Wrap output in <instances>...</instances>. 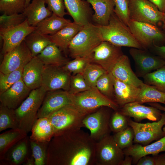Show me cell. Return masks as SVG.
<instances>
[{
    "instance_id": "cell-51",
    "label": "cell",
    "mask_w": 165,
    "mask_h": 165,
    "mask_svg": "<svg viewBox=\"0 0 165 165\" xmlns=\"http://www.w3.org/2000/svg\"><path fill=\"white\" fill-rule=\"evenodd\" d=\"M155 5L159 10L162 13L165 12V0H147Z\"/></svg>"
},
{
    "instance_id": "cell-58",
    "label": "cell",
    "mask_w": 165,
    "mask_h": 165,
    "mask_svg": "<svg viewBox=\"0 0 165 165\" xmlns=\"http://www.w3.org/2000/svg\"><path fill=\"white\" fill-rule=\"evenodd\" d=\"M31 0H27L26 3V5L27 6L30 3L31 1Z\"/></svg>"
},
{
    "instance_id": "cell-30",
    "label": "cell",
    "mask_w": 165,
    "mask_h": 165,
    "mask_svg": "<svg viewBox=\"0 0 165 165\" xmlns=\"http://www.w3.org/2000/svg\"><path fill=\"white\" fill-rule=\"evenodd\" d=\"M71 22L69 20L53 13L38 23L35 26L36 30L45 35H52Z\"/></svg>"
},
{
    "instance_id": "cell-39",
    "label": "cell",
    "mask_w": 165,
    "mask_h": 165,
    "mask_svg": "<svg viewBox=\"0 0 165 165\" xmlns=\"http://www.w3.org/2000/svg\"><path fill=\"white\" fill-rule=\"evenodd\" d=\"M106 72L101 66L90 63L87 65L82 74L89 86L94 88L96 87L98 79Z\"/></svg>"
},
{
    "instance_id": "cell-15",
    "label": "cell",
    "mask_w": 165,
    "mask_h": 165,
    "mask_svg": "<svg viewBox=\"0 0 165 165\" xmlns=\"http://www.w3.org/2000/svg\"><path fill=\"white\" fill-rule=\"evenodd\" d=\"M35 29V27L29 24L27 19L17 26L7 28H0V36L3 41V53L5 54L18 46Z\"/></svg>"
},
{
    "instance_id": "cell-43",
    "label": "cell",
    "mask_w": 165,
    "mask_h": 165,
    "mask_svg": "<svg viewBox=\"0 0 165 165\" xmlns=\"http://www.w3.org/2000/svg\"><path fill=\"white\" fill-rule=\"evenodd\" d=\"M113 136L116 142L123 150L133 145L134 132L133 128L130 126L121 131L115 133Z\"/></svg>"
},
{
    "instance_id": "cell-19",
    "label": "cell",
    "mask_w": 165,
    "mask_h": 165,
    "mask_svg": "<svg viewBox=\"0 0 165 165\" xmlns=\"http://www.w3.org/2000/svg\"><path fill=\"white\" fill-rule=\"evenodd\" d=\"M31 91L22 79L0 94V104L15 110L27 98Z\"/></svg>"
},
{
    "instance_id": "cell-37",
    "label": "cell",
    "mask_w": 165,
    "mask_h": 165,
    "mask_svg": "<svg viewBox=\"0 0 165 165\" xmlns=\"http://www.w3.org/2000/svg\"><path fill=\"white\" fill-rule=\"evenodd\" d=\"M144 82L165 93V65L143 77Z\"/></svg>"
},
{
    "instance_id": "cell-32",
    "label": "cell",
    "mask_w": 165,
    "mask_h": 165,
    "mask_svg": "<svg viewBox=\"0 0 165 165\" xmlns=\"http://www.w3.org/2000/svg\"><path fill=\"white\" fill-rule=\"evenodd\" d=\"M37 57L44 65L63 66L67 62L60 48L52 43L48 45Z\"/></svg>"
},
{
    "instance_id": "cell-29",
    "label": "cell",
    "mask_w": 165,
    "mask_h": 165,
    "mask_svg": "<svg viewBox=\"0 0 165 165\" xmlns=\"http://www.w3.org/2000/svg\"><path fill=\"white\" fill-rule=\"evenodd\" d=\"M31 131L29 139L38 142H49L54 135L53 127L47 117L38 118Z\"/></svg>"
},
{
    "instance_id": "cell-31",
    "label": "cell",
    "mask_w": 165,
    "mask_h": 165,
    "mask_svg": "<svg viewBox=\"0 0 165 165\" xmlns=\"http://www.w3.org/2000/svg\"><path fill=\"white\" fill-rule=\"evenodd\" d=\"M27 133L20 128L11 129L0 135V160L11 148L27 136Z\"/></svg>"
},
{
    "instance_id": "cell-34",
    "label": "cell",
    "mask_w": 165,
    "mask_h": 165,
    "mask_svg": "<svg viewBox=\"0 0 165 165\" xmlns=\"http://www.w3.org/2000/svg\"><path fill=\"white\" fill-rule=\"evenodd\" d=\"M135 101L141 104L158 103L165 105V93L144 82Z\"/></svg>"
},
{
    "instance_id": "cell-54",
    "label": "cell",
    "mask_w": 165,
    "mask_h": 165,
    "mask_svg": "<svg viewBox=\"0 0 165 165\" xmlns=\"http://www.w3.org/2000/svg\"><path fill=\"white\" fill-rule=\"evenodd\" d=\"M148 104L151 106L155 107L160 111L165 112V106H163L158 103H148Z\"/></svg>"
},
{
    "instance_id": "cell-21",
    "label": "cell",
    "mask_w": 165,
    "mask_h": 165,
    "mask_svg": "<svg viewBox=\"0 0 165 165\" xmlns=\"http://www.w3.org/2000/svg\"><path fill=\"white\" fill-rule=\"evenodd\" d=\"M111 72L119 80L140 88L144 83L133 71L128 57L123 54L119 59Z\"/></svg>"
},
{
    "instance_id": "cell-6",
    "label": "cell",
    "mask_w": 165,
    "mask_h": 165,
    "mask_svg": "<svg viewBox=\"0 0 165 165\" xmlns=\"http://www.w3.org/2000/svg\"><path fill=\"white\" fill-rule=\"evenodd\" d=\"M72 95V105L86 115L103 106L114 111L119 110V106L115 101L103 94L96 87Z\"/></svg>"
},
{
    "instance_id": "cell-22",
    "label": "cell",
    "mask_w": 165,
    "mask_h": 165,
    "mask_svg": "<svg viewBox=\"0 0 165 165\" xmlns=\"http://www.w3.org/2000/svg\"><path fill=\"white\" fill-rule=\"evenodd\" d=\"M125 156L132 157L133 163L136 164L141 157L146 155L158 154L165 152V135L151 144L142 145L136 143L131 146L123 150Z\"/></svg>"
},
{
    "instance_id": "cell-48",
    "label": "cell",
    "mask_w": 165,
    "mask_h": 165,
    "mask_svg": "<svg viewBox=\"0 0 165 165\" xmlns=\"http://www.w3.org/2000/svg\"><path fill=\"white\" fill-rule=\"evenodd\" d=\"M48 8L53 13L61 17L67 14L64 0H45Z\"/></svg>"
},
{
    "instance_id": "cell-53",
    "label": "cell",
    "mask_w": 165,
    "mask_h": 165,
    "mask_svg": "<svg viewBox=\"0 0 165 165\" xmlns=\"http://www.w3.org/2000/svg\"><path fill=\"white\" fill-rule=\"evenodd\" d=\"M133 162V159L129 155H125V157L120 165H131Z\"/></svg>"
},
{
    "instance_id": "cell-11",
    "label": "cell",
    "mask_w": 165,
    "mask_h": 165,
    "mask_svg": "<svg viewBox=\"0 0 165 165\" xmlns=\"http://www.w3.org/2000/svg\"><path fill=\"white\" fill-rule=\"evenodd\" d=\"M130 19L157 26L163 22V13L147 0H128Z\"/></svg>"
},
{
    "instance_id": "cell-2",
    "label": "cell",
    "mask_w": 165,
    "mask_h": 165,
    "mask_svg": "<svg viewBox=\"0 0 165 165\" xmlns=\"http://www.w3.org/2000/svg\"><path fill=\"white\" fill-rule=\"evenodd\" d=\"M103 41L118 46H125L144 49L135 39L129 27L123 22L114 12L108 24L98 26Z\"/></svg>"
},
{
    "instance_id": "cell-60",
    "label": "cell",
    "mask_w": 165,
    "mask_h": 165,
    "mask_svg": "<svg viewBox=\"0 0 165 165\" xmlns=\"http://www.w3.org/2000/svg\"></svg>"
},
{
    "instance_id": "cell-35",
    "label": "cell",
    "mask_w": 165,
    "mask_h": 165,
    "mask_svg": "<svg viewBox=\"0 0 165 165\" xmlns=\"http://www.w3.org/2000/svg\"><path fill=\"white\" fill-rule=\"evenodd\" d=\"M19 128L15 110L0 105V132L8 129Z\"/></svg>"
},
{
    "instance_id": "cell-50",
    "label": "cell",
    "mask_w": 165,
    "mask_h": 165,
    "mask_svg": "<svg viewBox=\"0 0 165 165\" xmlns=\"http://www.w3.org/2000/svg\"><path fill=\"white\" fill-rule=\"evenodd\" d=\"M137 165H155V161L153 156H151L148 155L144 156L139 159Z\"/></svg>"
},
{
    "instance_id": "cell-26",
    "label": "cell",
    "mask_w": 165,
    "mask_h": 165,
    "mask_svg": "<svg viewBox=\"0 0 165 165\" xmlns=\"http://www.w3.org/2000/svg\"><path fill=\"white\" fill-rule=\"evenodd\" d=\"M45 0H31L23 13L26 17L29 24L35 27L45 18L53 13L45 6Z\"/></svg>"
},
{
    "instance_id": "cell-7",
    "label": "cell",
    "mask_w": 165,
    "mask_h": 165,
    "mask_svg": "<svg viewBox=\"0 0 165 165\" xmlns=\"http://www.w3.org/2000/svg\"><path fill=\"white\" fill-rule=\"evenodd\" d=\"M125 154L113 135H107L96 142L95 163L97 165H120Z\"/></svg>"
},
{
    "instance_id": "cell-18",
    "label": "cell",
    "mask_w": 165,
    "mask_h": 165,
    "mask_svg": "<svg viewBox=\"0 0 165 165\" xmlns=\"http://www.w3.org/2000/svg\"><path fill=\"white\" fill-rule=\"evenodd\" d=\"M119 111L127 117L133 118L138 122L144 119L158 121L162 114L160 110L155 107L145 106L136 101L125 105Z\"/></svg>"
},
{
    "instance_id": "cell-1",
    "label": "cell",
    "mask_w": 165,
    "mask_h": 165,
    "mask_svg": "<svg viewBox=\"0 0 165 165\" xmlns=\"http://www.w3.org/2000/svg\"><path fill=\"white\" fill-rule=\"evenodd\" d=\"M96 143L81 129L54 135L48 144L46 165H95Z\"/></svg>"
},
{
    "instance_id": "cell-9",
    "label": "cell",
    "mask_w": 165,
    "mask_h": 165,
    "mask_svg": "<svg viewBox=\"0 0 165 165\" xmlns=\"http://www.w3.org/2000/svg\"><path fill=\"white\" fill-rule=\"evenodd\" d=\"M128 124L134 131V142L142 145H148L165 135L163 130L165 125V112L162 113L161 119L158 121L141 123L134 121L129 118Z\"/></svg>"
},
{
    "instance_id": "cell-24",
    "label": "cell",
    "mask_w": 165,
    "mask_h": 165,
    "mask_svg": "<svg viewBox=\"0 0 165 165\" xmlns=\"http://www.w3.org/2000/svg\"><path fill=\"white\" fill-rule=\"evenodd\" d=\"M66 9L74 22L83 26L90 23L89 4L84 0H64Z\"/></svg>"
},
{
    "instance_id": "cell-5",
    "label": "cell",
    "mask_w": 165,
    "mask_h": 165,
    "mask_svg": "<svg viewBox=\"0 0 165 165\" xmlns=\"http://www.w3.org/2000/svg\"><path fill=\"white\" fill-rule=\"evenodd\" d=\"M86 115L74 105H70L56 110L47 117L53 127L55 135L65 131L77 130L84 127L83 120Z\"/></svg>"
},
{
    "instance_id": "cell-28",
    "label": "cell",
    "mask_w": 165,
    "mask_h": 165,
    "mask_svg": "<svg viewBox=\"0 0 165 165\" xmlns=\"http://www.w3.org/2000/svg\"><path fill=\"white\" fill-rule=\"evenodd\" d=\"M82 26L73 22L55 33L48 35L51 42L65 51L71 41Z\"/></svg>"
},
{
    "instance_id": "cell-14",
    "label": "cell",
    "mask_w": 165,
    "mask_h": 165,
    "mask_svg": "<svg viewBox=\"0 0 165 165\" xmlns=\"http://www.w3.org/2000/svg\"><path fill=\"white\" fill-rule=\"evenodd\" d=\"M71 76L62 66L45 65L41 86L46 92L58 90L68 91Z\"/></svg>"
},
{
    "instance_id": "cell-41",
    "label": "cell",
    "mask_w": 165,
    "mask_h": 165,
    "mask_svg": "<svg viewBox=\"0 0 165 165\" xmlns=\"http://www.w3.org/2000/svg\"><path fill=\"white\" fill-rule=\"evenodd\" d=\"M27 0H0V11L7 15L22 13Z\"/></svg>"
},
{
    "instance_id": "cell-46",
    "label": "cell",
    "mask_w": 165,
    "mask_h": 165,
    "mask_svg": "<svg viewBox=\"0 0 165 165\" xmlns=\"http://www.w3.org/2000/svg\"><path fill=\"white\" fill-rule=\"evenodd\" d=\"M26 19L23 13L9 15L2 14L0 16V28H7L17 26Z\"/></svg>"
},
{
    "instance_id": "cell-56",
    "label": "cell",
    "mask_w": 165,
    "mask_h": 165,
    "mask_svg": "<svg viewBox=\"0 0 165 165\" xmlns=\"http://www.w3.org/2000/svg\"><path fill=\"white\" fill-rule=\"evenodd\" d=\"M163 24L165 25V12L163 13Z\"/></svg>"
},
{
    "instance_id": "cell-47",
    "label": "cell",
    "mask_w": 165,
    "mask_h": 165,
    "mask_svg": "<svg viewBox=\"0 0 165 165\" xmlns=\"http://www.w3.org/2000/svg\"><path fill=\"white\" fill-rule=\"evenodd\" d=\"M115 4L114 12L119 19L128 26L130 20L128 0H113Z\"/></svg>"
},
{
    "instance_id": "cell-27",
    "label": "cell",
    "mask_w": 165,
    "mask_h": 165,
    "mask_svg": "<svg viewBox=\"0 0 165 165\" xmlns=\"http://www.w3.org/2000/svg\"><path fill=\"white\" fill-rule=\"evenodd\" d=\"M29 141L27 136L11 148L0 160V164L19 165L24 163L28 157Z\"/></svg>"
},
{
    "instance_id": "cell-33",
    "label": "cell",
    "mask_w": 165,
    "mask_h": 165,
    "mask_svg": "<svg viewBox=\"0 0 165 165\" xmlns=\"http://www.w3.org/2000/svg\"><path fill=\"white\" fill-rule=\"evenodd\" d=\"M24 41L33 57L36 56L52 43L48 35L43 34L36 29L29 34Z\"/></svg>"
},
{
    "instance_id": "cell-10",
    "label": "cell",
    "mask_w": 165,
    "mask_h": 165,
    "mask_svg": "<svg viewBox=\"0 0 165 165\" xmlns=\"http://www.w3.org/2000/svg\"><path fill=\"white\" fill-rule=\"evenodd\" d=\"M109 107H101L96 111L86 115L83 120L85 127L90 131L91 138L96 142L100 140L111 131L109 121L112 113Z\"/></svg>"
},
{
    "instance_id": "cell-16",
    "label": "cell",
    "mask_w": 165,
    "mask_h": 165,
    "mask_svg": "<svg viewBox=\"0 0 165 165\" xmlns=\"http://www.w3.org/2000/svg\"><path fill=\"white\" fill-rule=\"evenodd\" d=\"M33 57L24 41L20 44L4 54L0 72L6 74L24 67Z\"/></svg>"
},
{
    "instance_id": "cell-52",
    "label": "cell",
    "mask_w": 165,
    "mask_h": 165,
    "mask_svg": "<svg viewBox=\"0 0 165 165\" xmlns=\"http://www.w3.org/2000/svg\"><path fill=\"white\" fill-rule=\"evenodd\" d=\"M155 161V165H165V153L152 155Z\"/></svg>"
},
{
    "instance_id": "cell-23",
    "label": "cell",
    "mask_w": 165,
    "mask_h": 165,
    "mask_svg": "<svg viewBox=\"0 0 165 165\" xmlns=\"http://www.w3.org/2000/svg\"><path fill=\"white\" fill-rule=\"evenodd\" d=\"M140 88L122 82L114 77V101L120 108L135 101Z\"/></svg>"
},
{
    "instance_id": "cell-3",
    "label": "cell",
    "mask_w": 165,
    "mask_h": 165,
    "mask_svg": "<svg viewBox=\"0 0 165 165\" xmlns=\"http://www.w3.org/2000/svg\"><path fill=\"white\" fill-rule=\"evenodd\" d=\"M102 41L98 26L89 23L82 26L70 43V55L74 58L88 56Z\"/></svg>"
},
{
    "instance_id": "cell-12",
    "label": "cell",
    "mask_w": 165,
    "mask_h": 165,
    "mask_svg": "<svg viewBox=\"0 0 165 165\" xmlns=\"http://www.w3.org/2000/svg\"><path fill=\"white\" fill-rule=\"evenodd\" d=\"M129 52L134 61L135 74L138 77H143L165 65L164 60L147 50L131 48Z\"/></svg>"
},
{
    "instance_id": "cell-20",
    "label": "cell",
    "mask_w": 165,
    "mask_h": 165,
    "mask_svg": "<svg viewBox=\"0 0 165 165\" xmlns=\"http://www.w3.org/2000/svg\"><path fill=\"white\" fill-rule=\"evenodd\" d=\"M44 64L37 57H33L24 66L22 79L31 90L41 86Z\"/></svg>"
},
{
    "instance_id": "cell-45",
    "label": "cell",
    "mask_w": 165,
    "mask_h": 165,
    "mask_svg": "<svg viewBox=\"0 0 165 165\" xmlns=\"http://www.w3.org/2000/svg\"><path fill=\"white\" fill-rule=\"evenodd\" d=\"M92 88L86 82L81 73L71 75L68 92L74 94L83 92Z\"/></svg>"
},
{
    "instance_id": "cell-13",
    "label": "cell",
    "mask_w": 165,
    "mask_h": 165,
    "mask_svg": "<svg viewBox=\"0 0 165 165\" xmlns=\"http://www.w3.org/2000/svg\"><path fill=\"white\" fill-rule=\"evenodd\" d=\"M123 54L121 47L103 41L93 50L89 56L91 63L97 64L107 72H111L119 59Z\"/></svg>"
},
{
    "instance_id": "cell-44",
    "label": "cell",
    "mask_w": 165,
    "mask_h": 165,
    "mask_svg": "<svg viewBox=\"0 0 165 165\" xmlns=\"http://www.w3.org/2000/svg\"><path fill=\"white\" fill-rule=\"evenodd\" d=\"M114 111L110 117L109 127L111 131L115 133L125 129L129 126V117L122 114L119 110Z\"/></svg>"
},
{
    "instance_id": "cell-49",
    "label": "cell",
    "mask_w": 165,
    "mask_h": 165,
    "mask_svg": "<svg viewBox=\"0 0 165 165\" xmlns=\"http://www.w3.org/2000/svg\"><path fill=\"white\" fill-rule=\"evenodd\" d=\"M152 53L165 60V46L153 44L149 49Z\"/></svg>"
},
{
    "instance_id": "cell-38",
    "label": "cell",
    "mask_w": 165,
    "mask_h": 165,
    "mask_svg": "<svg viewBox=\"0 0 165 165\" xmlns=\"http://www.w3.org/2000/svg\"><path fill=\"white\" fill-rule=\"evenodd\" d=\"M35 165L46 164L47 150L49 142H38L29 139Z\"/></svg>"
},
{
    "instance_id": "cell-17",
    "label": "cell",
    "mask_w": 165,
    "mask_h": 165,
    "mask_svg": "<svg viewBox=\"0 0 165 165\" xmlns=\"http://www.w3.org/2000/svg\"><path fill=\"white\" fill-rule=\"evenodd\" d=\"M72 104V95L67 91L58 90L47 91L38 111V118L47 117L60 108Z\"/></svg>"
},
{
    "instance_id": "cell-8",
    "label": "cell",
    "mask_w": 165,
    "mask_h": 165,
    "mask_svg": "<svg viewBox=\"0 0 165 165\" xmlns=\"http://www.w3.org/2000/svg\"><path fill=\"white\" fill-rule=\"evenodd\" d=\"M128 26L144 49H149L153 44L165 42V34L157 26L130 19Z\"/></svg>"
},
{
    "instance_id": "cell-55",
    "label": "cell",
    "mask_w": 165,
    "mask_h": 165,
    "mask_svg": "<svg viewBox=\"0 0 165 165\" xmlns=\"http://www.w3.org/2000/svg\"><path fill=\"white\" fill-rule=\"evenodd\" d=\"M23 164L25 165H35V160L32 156L30 157H28Z\"/></svg>"
},
{
    "instance_id": "cell-57",
    "label": "cell",
    "mask_w": 165,
    "mask_h": 165,
    "mask_svg": "<svg viewBox=\"0 0 165 165\" xmlns=\"http://www.w3.org/2000/svg\"><path fill=\"white\" fill-rule=\"evenodd\" d=\"M162 29H163V31L164 32V33L165 34V25L163 24V25L162 27Z\"/></svg>"
},
{
    "instance_id": "cell-42",
    "label": "cell",
    "mask_w": 165,
    "mask_h": 165,
    "mask_svg": "<svg viewBox=\"0 0 165 165\" xmlns=\"http://www.w3.org/2000/svg\"><path fill=\"white\" fill-rule=\"evenodd\" d=\"M91 63L89 56L79 57L74 58L73 60L68 61L62 66L63 68L73 75L82 74L87 65Z\"/></svg>"
},
{
    "instance_id": "cell-36",
    "label": "cell",
    "mask_w": 165,
    "mask_h": 165,
    "mask_svg": "<svg viewBox=\"0 0 165 165\" xmlns=\"http://www.w3.org/2000/svg\"><path fill=\"white\" fill-rule=\"evenodd\" d=\"M114 76L106 72L97 80L96 87L103 94L114 101Z\"/></svg>"
},
{
    "instance_id": "cell-59",
    "label": "cell",
    "mask_w": 165,
    "mask_h": 165,
    "mask_svg": "<svg viewBox=\"0 0 165 165\" xmlns=\"http://www.w3.org/2000/svg\"><path fill=\"white\" fill-rule=\"evenodd\" d=\"M163 132L165 134V125L163 127Z\"/></svg>"
},
{
    "instance_id": "cell-40",
    "label": "cell",
    "mask_w": 165,
    "mask_h": 165,
    "mask_svg": "<svg viewBox=\"0 0 165 165\" xmlns=\"http://www.w3.org/2000/svg\"><path fill=\"white\" fill-rule=\"evenodd\" d=\"M24 67L6 74L0 72V94L22 79Z\"/></svg>"
},
{
    "instance_id": "cell-4",
    "label": "cell",
    "mask_w": 165,
    "mask_h": 165,
    "mask_svg": "<svg viewBox=\"0 0 165 165\" xmlns=\"http://www.w3.org/2000/svg\"><path fill=\"white\" fill-rule=\"evenodd\" d=\"M46 92L42 86L31 90L27 98L15 109L19 128L27 133L31 131L38 119V112Z\"/></svg>"
},
{
    "instance_id": "cell-25",
    "label": "cell",
    "mask_w": 165,
    "mask_h": 165,
    "mask_svg": "<svg viewBox=\"0 0 165 165\" xmlns=\"http://www.w3.org/2000/svg\"><path fill=\"white\" fill-rule=\"evenodd\" d=\"M91 5L94 11L92 17L99 26L107 25L111 16L114 12L113 0H84Z\"/></svg>"
}]
</instances>
